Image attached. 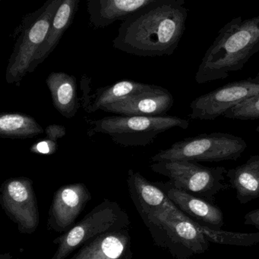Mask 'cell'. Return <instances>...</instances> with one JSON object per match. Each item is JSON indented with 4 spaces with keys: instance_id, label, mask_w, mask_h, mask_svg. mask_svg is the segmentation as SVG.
I'll list each match as a JSON object with an SVG mask.
<instances>
[{
    "instance_id": "cell-8",
    "label": "cell",
    "mask_w": 259,
    "mask_h": 259,
    "mask_svg": "<svg viewBox=\"0 0 259 259\" xmlns=\"http://www.w3.org/2000/svg\"><path fill=\"white\" fill-rule=\"evenodd\" d=\"M143 222L155 243L170 249L173 255L179 246L194 254L203 253L209 247V241L196 226V221L176 205L156 211Z\"/></svg>"
},
{
    "instance_id": "cell-13",
    "label": "cell",
    "mask_w": 259,
    "mask_h": 259,
    "mask_svg": "<svg viewBox=\"0 0 259 259\" xmlns=\"http://www.w3.org/2000/svg\"><path fill=\"white\" fill-rule=\"evenodd\" d=\"M174 99L168 90L155 86L151 91H144L127 97L103 108L102 111L122 115L160 116L173 107Z\"/></svg>"
},
{
    "instance_id": "cell-4",
    "label": "cell",
    "mask_w": 259,
    "mask_h": 259,
    "mask_svg": "<svg viewBox=\"0 0 259 259\" xmlns=\"http://www.w3.org/2000/svg\"><path fill=\"white\" fill-rule=\"evenodd\" d=\"M190 121L171 115L138 116L117 115L89 121V136L102 134L124 147L146 146L155 141L159 134L169 130L188 128Z\"/></svg>"
},
{
    "instance_id": "cell-23",
    "label": "cell",
    "mask_w": 259,
    "mask_h": 259,
    "mask_svg": "<svg viewBox=\"0 0 259 259\" xmlns=\"http://www.w3.org/2000/svg\"><path fill=\"white\" fill-rule=\"evenodd\" d=\"M45 134L44 138L38 140L30 146V152L41 155H51L56 153L58 140L66 134V128L60 124H50L45 128Z\"/></svg>"
},
{
    "instance_id": "cell-24",
    "label": "cell",
    "mask_w": 259,
    "mask_h": 259,
    "mask_svg": "<svg viewBox=\"0 0 259 259\" xmlns=\"http://www.w3.org/2000/svg\"><path fill=\"white\" fill-rule=\"evenodd\" d=\"M224 117L242 121L259 119V94L229 109Z\"/></svg>"
},
{
    "instance_id": "cell-9",
    "label": "cell",
    "mask_w": 259,
    "mask_h": 259,
    "mask_svg": "<svg viewBox=\"0 0 259 259\" xmlns=\"http://www.w3.org/2000/svg\"><path fill=\"white\" fill-rule=\"evenodd\" d=\"M0 205L21 234L31 235L40 224L33 181L25 177L6 180L0 187Z\"/></svg>"
},
{
    "instance_id": "cell-25",
    "label": "cell",
    "mask_w": 259,
    "mask_h": 259,
    "mask_svg": "<svg viewBox=\"0 0 259 259\" xmlns=\"http://www.w3.org/2000/svg\"><path fill=\"white\" fill-rule=\"evenodd\" d=\"M244 224L252 225L259 229V208L249 211L244 217Z\"/></svg>"
},
{
    "instance_id": "cell-16",
    "label": "cell",
    "mask_w": 259,
    "mask_h": 259,
    "mask_svg": "<svg viewBox=\"0 0 259 259\" xmlns=\"http://www.w3.org/2000/svg\"><path fill=\"white\" fill-rule=\"evenodd\" d=\"M129 229L103 234L82 246L70 259H132Z\"/></svg>"
},
{
    "instance_id": "cell-10",
    "label": "cell",
    "mask_w": 259,
    "mask_h": 259,
    "mask_svg": "<svg viewBox=\"0 0 259 259\" xmlns=\"http://www.w3.org/2000/svg\"><path fill=\"white\" fill-rule=\"evenodd\" d=\"M258 94L259 83L252 78L231 82L195 99L190 104L189 117L194 120L213 121Z\"/></svg>"
},
{
    "instance_id": "cell-14",
    "label": "cell",
    "mask_w": 259,
    "mask_h": 259,
    "mask_svg": "<svg viewBox=\"0 0 259 259\" xmlns=\"http://www.w3.org/2000/svg\"><path fill=\"white\" fill-rule=\"evenodd\" d=\"M126 182L129 196L142 221L175 205L158 184L150 182L139 172L129 169Z\"/></svg>"
},
{
    "instance_id": "cell-6",
    "label": "cell",
    "mask_w": 259,
    "mask_h": 259,
    "mask_svg": "<svg viewBox=\"0 0 259 259\" xmlns=\"http://www.w3.org/2000/svg\"><path fill=\"white\" fill-rule=\"evenodd\" d=\"M242 137L227 133L215 132L190 137L173 143L152 156L154 162L190 161L218 162L237 161L247 149Z\"/></svg>"
},
{
    "instance_id": "cell-22",
    "label": "cell",
    "mask_w": 259,
    "mask_h": 259,
    "mask_svg": "<svg viewBox=\"0 0 259 259\" xmlns=\"http://www.w3.org/2000/svg\"><path fill=\"white\" fill-rule=\"evenodd\" d=\"M198 229L208 239V241L221 245L230 246H251L259 243V233L242 234L214 229L202 225L196 221Z\"/></svg>"
},
{
    "instance_id": "cell-19",
    "label": "cell",
    "mask_w": 259,
    "mask_h": 259,
    "mask_svg": "<svg viewBox=\"0 0 259 259\" xmlns=\"http://www.w3.org/2000/svg\"><path fill=\"white\" fill-rule=\"evenodd\" d=\"M227 178L241 204L259 197V155H251L244 164L228 170Z\"/></svg>"
},
{
    "instance_id": "cell-7",
    "label": "cell",
    "mask_w": 259,
    "mask_h": 259,
    "mask_svg": "<svg viewBox=\"0 0 259 259\" xmlns=\"http://www.w3.org/2000/svg\"><path fill=\"white\" fill-rule=\"evenodd\" d=\"M151 168L164 175L179 190L214 202L220 192L229 189L225 182L228 170L223 166L208 167L190 161H166L154 162Z\"/></svg>"
},
{
    "instance_id": "cell-1",
    "label": "cell",
    "mask_w": 259,
    "mask_h": 259,
    "mask_svg": "<svg viewBox=\"0 0 259 259\" xmlns=\"http://www.w3.org/2000/svg\"><path fill=\"white\" fill-rule=\"evenodd\" d=\"M187 19V10L182 5L149 6L122 21L113 45L141 57L170 56L179 46Z\"/></svg>"
},
{
    "instance_id": "cell-21",
    "label": "cell",
    "mask_w": 259,
    "mask_h": 259,
    "mask_svg": "<svg viewBox=\"0 0 259 259\" xmlns=\"http://www.w3.org/2000/svg\"><path fill=\"white\" fill-rule=\"evenodd\" d=\"M45 133V129L30 115L5 113L0 115V137L5 139H30Z\"/></svg>"
},
{
    "instance_id": "cell-27",
    "label": "cell",
    "mask_w": 259,
    "mask_h": 259,
    "mask_svg": "<svg viewBox=\"0 0 259 259\" xmlns=\"http://www.w3.org/2000/svg\"><path fill=\"white\" fill-rule=\"evenodd\" d=\"M252 80H254V81H255V82H258V83H259V73L258 74H257L256 76H255V77H254V78H252Z\"/></svg>"
},
{
    "instance_id": "cell-5",
    "label": "cell",
    "mask_w": 259,
    "mask_h": 259,
    "mask_svg": "<svg viewBox=\"0 0 259 259\" xmlns=\"http://www.w3.org/2000/svg\"><path fill=\"white\" fill-rule=\"evenodd\" d=\"M130 218L118 202L104 199L69 231L53 240L57 249L50 259H65L88 242L103 234L129 229Z\"/></svg>"
},
{
    "instance_id": "cell-20",
    "label": "cell",
    "mask_w": 259,
    "mask_h": 259,
    "mask_svg": "<svg viewBox=\"0 0 259 259\" xmlns=\"http://www.w3.org/2000/svg\"><path fill=\"white\" fill-rule=\"evenodd\" d=\"M155 86L156 85L147 84L134 80H120L114 84L97 89L93 96L92 100H90L85 109L88 113H94L131 96L151 91Z\"/></svg>"
},
{
    "instance_id": "cell-3",
    "label": "cell",
    "mask_w": 259,
    "mask_h": 259,
    "mask_svg": "<svg viewBox=\"0 0 259 259\" xmlns=\"http://www.w3.org/2000/svg\"><path fill=\"white\" fill-rule=\"evenodd\" d=\"M62 0H47L34 12L24 15L15 30L18 36L6 71V83L18 86L30 71V65L48 36L55 14Z\"/></svg>"
},
{
    "instance_id": "cell-18",
    "label": "cell",
    "mask_w": 259,
    "mask_h": 259,
    "mask_svg": "<svg viewBox=\"0 0 259 259\" xmlns=\"http://www.w3.org/2000/svg\"><path fill=\"white\" fill-rule=\"evenodd\" d=\"M79 2L80 0H62L55 14L48 36L36 53L29 73L33 72L38 65L43 63L54 51L64 33L72 23L79 9Z\"/></svg>"
},
{
    "instance_id": "cell-2",
    "label": "cell",
    "mask_w": 259,
    "mask_h": 259,
    "mask_svg": "<svg viewBox=\"0 0 259 259\" xmlns=\"http://www.w3.org/2000/svg\"><path fill=\"white\" fill-rule=\"evenodd\" d=\"M259 51V16L237 17L219 31L202 59L196 74L199 84L224 80L243 69Z\"/></svg>"
},
{
    "instance_id": "cell-26",
    "label": "cell",
    "mask_w": 259,
    "mask_h": 259,
    "mask_svg": "<svg viewBox=\"0 0 259 259\" xmlns=\"http://www.w3.org/2000/svg\"><path fill=\"white\" fill-rule=\"evenodd\" d=\"M0 259H20L18 258H15V257L12 256L10 253H3L0 255Z\"/></svg>"
},
{
    "instance_id": "cell-17",
    "label": "cell",
    "mask_w": 259,
    "mask_h": 259,
    "mask_svg": "<svg viewBox=\"0 0 259 259\" xmlns=\"http://www.w3.org/2000/svg\"><path fill=\"white\" fill-rule=\"evenodd\" d=\"M46 83L56 111L64 118H74L80 107L76 77L65 72H52Z\"/></svg>"
},
{
    "instance_id": "cell-15",
    "label": "cell",
    "mask_w": 259,
    "mask_h": 259,
    "mask_svg": "<svg viewBox=\"0 0 259 259\" xmlns=\"http://www.w3.org/2000/svg\"><path fill=\"white\" fill-rule=\"evenodd\" d=\"M165 192L169 199L184 214L205 226L220 230L224 225V214L220 208L203 198L195 196L173 187L170 182L157 184Z\"/></svg>"
},
{
    "instance_id": "cell-11",
    "label": "cell",
    "mask_w": 259,
    "mask_h": 259,
    "mask_svg": "<svg viewBox=\"0 0 259 259\" xmlns=\"http://www.w3.org/2000/svg\"><path fill=\"white\" fill-rule=\"evenodd\" d=\"M91 197L88 187L82 183L65 184L58 189L49 209L47 229L59 234L69 231Z\"/></svg>"
},
{
    "instance_id": "cell-28",
    "label": "cell",
    "mask_w": 259,
    "mask_h": 259,
    "mask_svg": "<svg viewBox=\"0 0 259 259\" xmlns=\"http://www.w3.org/2000/svg\"><path fill=\"white\" fill-rule=\"evenodd\" d=\"M255 131H256V132H258L259 134V126L256 127V129H255Z\"/></svg>"
},
{
    "instance_id": "cell-12",
    "label": "cell",
    "mask_w": 259,
    "mask_h": 259,
    "mask_svg": "<svg viewBox=\"0 0 259 259\" xmlns=\"http://www.w3.org/2000/svg\"><path fill=\"white\" fill-rule=\"evenodd\" d=\"M158 4H179L185 0H87L89 23L94 28H104L117 21L128 17L149 6Z\"/></svg>"
}]
</instances>
